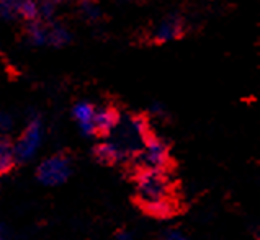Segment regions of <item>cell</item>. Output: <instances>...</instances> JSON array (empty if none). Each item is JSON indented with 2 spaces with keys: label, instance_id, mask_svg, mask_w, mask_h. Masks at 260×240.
Segmentation results:
<instances>
[{
  "label": "cell",
  "instance_id": "obj_8",
  "mask_svg": "<svg viewBox=\"0 0 260 240\" xmlns=\"http://www.w3.org/2000/svg\"><path fill=\"white\" fill-rule=\"evenodd\" d=\"M71 43H72V33L69 31V28H66L59 21L48 25V46L66 48Z\"/></svg>",
  "mask_w": 260,
  "mask_h": 240
},
{
  "label": "cell",
  "instance_id": "obj_7",
  "mask_svg": "<svg viewBox=\"0 0 260 240\" xmlns=\"http://www.w3.org/2000/svg\"><path fill=\"white\" fill-rule=\"evenodd\" d=\"M93 124L96 132L100 134H108L111 131H115L118 124H120V115L115 108H103L95 111Z\"/></svg>",
  "mask_w": 260,
  "mask_h": 240
},
{
  "label": "cell",
  "instance_id": "obj_16",
  "mask_svg": "<svg viewBox=\"0 0 260 240\" xmlns=\"http://www.w3.org/2000/svg\"><path fill=\"white\" fill-rule=\"evenodd\" d=\"M20 0H0V18L5 21H15L18 18Z\"/></svg>",
  "mask_w": 260,
  "mask_h": 240
},
{
  "label": "cell",
  "instance_id": "obj_12",
  "mask_svg": "<svg viewBox=\"0 0 260 240\" xmlns=\"http://www.w3.org/2000/svg\"><path fill=\"white\" fill-rule=\"evenodd\" d=\"M15 162H17V159H15L13 144L7 138L0 136V175L9 172Z\"/></svg>",
  "mask_w": 260,
  "mask_h": 240
},
{
  "label": "cell",
  "instance_id": "obj_22",
  "mask_svg": "<svg viewBox=\"0 0 260 240\" xmlns=\"http://www.w3.org/2000/svg\"><path fill=\"white\" fill-rule=\"evenodd\" d=\"M123 2H135V0H123Z\"/></svg>",
  "mask_w": 260,
  "mask_h": 240
},
{
  "label": "cell",
  "instance_id": "obj_20",
  "mask_svg": "<svg viewBox=\"0 0 260 240\" xmlns=\"http://www.w3.org/2000/svg\"><path fill=\"white\" fill-rule=\"evenodd\" d=\"M4 238H5V226L0 222V240H4Z\"/></svg>",
  "mask_w": 260,
  "mask_h": 240
},
{
  "label": "cell",
  "instance_id": "obj_3",
  "mask_svg": "<svg viewBox=\"0 0 260 240\" xmlns=\"http://www.w3.org/2000/svg\"><path fill=\"white\" fill-rule=\"evenodd\" d=\"M38 180L46 186H57L62 185L71 175V163L69 159L64 155H53L40 163Z\"/></svg>",
  "mask_w": 260,
  "mask_h": 240
},
{
  "label": "cell",
  "instance_id": "obj_17",
  "mask_svg": "<svg viewBox=\"0 0 260 240\" xmlns=\"http://www.w3.org/2000/svg\"><path fill=\"white\" fill-rule=\"evenodd\" d=\"M13 126V119L9 113L5 111H0V132H7L10 131Z\"/></svg>",
  "mask_w": 260,
  "mask_h": 240
},
{
  "label": "cell",
  "instance_id": "obj_10",
  "mask_svg": "<svg viewBox=\"0 0 260 240\" xmlns=\"http://www.w3.org/2000/svg\"><path fill=\"white\" fill-rule=\"evenodd\" d=\"M25 33L29 44H33V46H46L48 44V25L43 23L41 20L26 23Z\"/></svg>",
  "mask_w": 260,
  "mask_h": 240
},
{
  "label": "cell",
  "instance_id": "obj_19",
  "mask_svg": "<svg viewBox=\"0 0 260 240\" xmlns=\"http://www.w3.org/2000/svg\"><path fill=\"white\" fill-rule=\"evenodd\" d=\"M116 240H133V235L129 232H120V234L116 235Z\"/></svg>",
  "mask_w": 260,
  "mask_h": 240
},
{
  "label": "cell",
  "instance_id": "obj_11",
  "mask_svg": "<svg viewBox=\"0 0 260 240\" xmlns=\"http://www.w3.org/2000/svg\"><path fill=\"white\" fill-rule=\"evenodd\" d=\"M77 10L85 21L88 23H96L103 18V10L99 4V0H79Z\"/></svg>",
  "mask_w": 260,
  "mask_h": 240
},
{
  "label": "cell",
  "instance_id": "obj_5",
  "mask_svg": "<svg viewBox=\"0 0 260 240\" xmlns=\"http://www.w3.org/2000/svg\"><path fill=\"white\" fill-rule=\"evenodd\" d=\"M185 35V20L182 15L170 13L155 26L154 29V41L157 44H164L169 41L180 40Z\"/></svg>",
  "mask_w": 260,
  "mask_h": 240
},
{
  "label": "cell",
  "instance_id": "obj_6",
  "mask_svg": "<svg viewBox=\"0 0 260 240\" xmlns=\"http://www.w3.org/2000/svg\"><path fill=\"white\" fill-rule=\"evenodd\" d=\"M95 111H96L95 107L92 103H88V101H80L72 108V116L77 121L82 134L87 138H92L96 134L95 124H93Z\"/></svg>",
  "mask_w": 260,
  "mask_h": 240
},
{
  "label": "cell",
  "instance_id": "obj_1",
  "mask_svg": "<svg viewBox=\"0 0 260 240\" xmlns=\"http://www.w3.org/2000/svg\"><path fill=\"white\" fill-rule=\"evenodd\" d=\"M43 142V126L40 118H33L28 123L26 129L21 132V138L13 146L15 159L18 162H28L38 154Z\"/></svg>",
  "mask_w": 260,
  "mask_h": 240
},
{
  "label": "cell",
  "instance_id": "obj_18",
  "mask_svg": "<svg viewBox=\"0 0 260 240\" xmlns=\"http://www.w3.org/2000/svg\"><path fill=\"white\" fill-rule=\"evenodd\" d=\"M162 240H187V237H185L180 230H167L164 237H162Z\"/></svg>",
  "mask_w": 260,
  "mask_h": 240
},
{
  "label": "cell",
  "instance_id": "obj_21",
  "mask_svg": "<svg viewBox=\"0 0 260 240\" xmlns=\"http://www.w3.org/2000/svg\"><path fill=\"white\" fill-rule=\"evenodd\" d=\"M51 2H53V4H54V5L57 7V5H61V4H64V2H66V0H51Z\"/></svg>",
  "mask_w": 260,
  "mask_h": 240
},
{
  "label": "cell",
  "instance_id": "obj_13",
  "mask_svg": "<svg viewBox=\"0 0 260 240\" xmlns=\"http://www.w3.org/2000/svg\"><path fill=\"white\" fill-rule=\"evenodd\" d=\"M18 18L25 23L40 20L38 18V0H20L18 2Z\"/></svg>",
  "mask_w": 260,
  "mask_h": 240
},
{
  "label": "cell",
  "instance_id": "obj_9",
  "mask_svg": "<svg viewBox=\"0 0 260 240\" xmlns=\"http://www.w3.org/2000/svg\"><path fill=\"white\" fill-rule=\"evenodd\" d=\"M95 157L99 159L100 162H105V163H115L118 160L123 159L124 155V151L121 149L120 144H116V142H102L95 147Z\"/></svg>",
  "mask_w": 260,
  "mask_h": 240
},
{
  "label": "cell",
  "instance_id": "obj_15",
  "mask_svg": "<svg viewBox=\"0 0 260 240\" xmlns=\"http://www.w3.org/2000/svg\"><path fill=\"white\" fill-rule=\"evenodd\" d=\"M57 7L51 0H38V18L43 23L51 25L56 21Z\"/></svg>",
  "mask_w": 260,
  "mask_h": 240
},
{
  "label": "cell",
  "instance_id": "obj_14",
  "mask_svg": "<svg viewBox=\"0 0 260 240\" xmlns=\"http://www.w3.org/2000/svg\"><path fill=\"white\" fill-rule=\"evenodd\" d=\"M144 209L149 214L152 216H157V217H169L174 211V206L170 204V201L166 199H157V201H151V202H146Z\"/></svg>",
  "mask_w": 260,
  "mask_h": 240
},
{
  "label": "cell",
  "instance_id": "obj_2",
  "mask_svg": "<svg viewBox=\"0 0 260 240\" xmlns=\"http://www.w3.org/2000/svg\"><path fill=\"white\" fill-rule=\"evenodd\" d=\"M138 194L143 204L157 199L167 198V182L164 175L157 170H149L139 175L138 178Z\"/></svg>",
  "mask_w": 260,
  "mask_h": 240
},
{
  "label": "cell",
  "instance_id": "obj_4",
  "mask_svg": "<svg viewBox=\"0 0 260 240\" xmlns=\"http://www.w3.org/2000/svg\"><path fill=\"white\" fill-rule=\"evenodd\" d=\"M144 144H146V149H144V154H143V160L147 165V168L160 172L164 167H167L169 149L164 142H162L160 139H157L151 132L149 136L144 139Z\"/></svg>",
  "mask_w": 260,
  "mask_h": 240
}]
</instances>
